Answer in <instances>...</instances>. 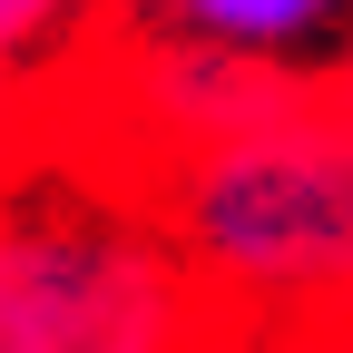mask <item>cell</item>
Segmentation results:
<instances>
[{"instance_id":"6da1fadb","label":"cell","mask_w":353,"mask_h":353,"mask_svg":"<svg viewBox=\"0 0 353 353\" xmlns=\"http://www.w3.org/2000/svg\"><path fill=\"white\" fill-rule=\"evenodd\" d=\"M0 353H275L157 216L50 167H0Z\"/></svg>"},{"instance_id":"7a4b0ae2","label":"cell","mask_w":353,"mask_h":353,"mask_svg":"<svg viewBox=\"0 0 353 353\" xmlns=\"http://www.w3.org/2000/svg\"><path fill=\"white\" fill-rule=\"evenodd\" d=\"M128 206L157 216L176 255L265 324L353 304V118L334 99L176 148Z\"/></svg>"},{"instance_id":"3957f363","label":"cell","mask_w":353,"mask_h":353,"mask_svg":"<svg viewBox=\"0 0 353 353\" xmlns=\"http://www.w3.org/2000/svg\"><path fill=\"white\" fill-rule=\"evenodd\" d=\"M138 20L176 30V39H206V50H236V59H285L304 39H324L353 20V0H128Z\"/></svg>"},{"instance_id":"277c9868","label":"cell","mask_w":353,"mask_h":353,"mask_svg":"<svg viewBox=\"0 0 353 353\" xmlns=\"http://www.w3.org/2000/svg\"><path fill=\"white\" fill-rule=\"evenodd\" d=\"M99 10L108 0H0V108H10L30 79H50Z\"/></svg>"},{"instance_id":"5b68a950","label":"cell","mask_w":353,"mask_h":353,"mask_svg":"<svg viewBox=\"0 0 353 353\" xmlns=\"http://www.w3.org/2000/svg\"><path fill=\"white\" fill-rule=\"evenodd\" d=\"M275 353H353V304L304 314V324H275Z\"/></svg>"},{"instance_id":"8992f818","label":"cell","mask_w":353,"mask_h":353,"mask_svg":"<svg viewBox=\"0 0 353 353\" xmlns=\"http://www.w3.org/2000/svg\"><path fill=\"white\" fill-rule=\"evenodd\" d=\"M324 79H334V108H343V118H353V50H343V59H334V69H324Z\"/></svg>"}]
</instances>
